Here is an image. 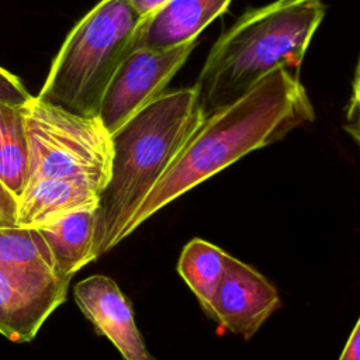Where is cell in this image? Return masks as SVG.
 <instances>
[{
    "label": "cell",
    "mask_w": 360,
    "mask_h": 360,
    "mask_svg": "<svg viewBox=\"0 0 360 360\" xmlns=\"http://www.w3.org/2000/svg\"><path fill=\"white\" fill-rule=\"evenodd\" d=\"M231 1L169 0L150 17L142 20L136 32L135 49H170L197 39L210 22L228 10Z\"/></svg>",
    "instance_id": "obj_10"
},
{
    "label": "cell",
    "mask_w": 360,
    "mask_h": 360,
    "mask_svg": "<svg viewBox=\"0 0 360 360\" xmlns=\"http://www.w3.org/2000/svg\"><path fill=\"white\" fill-rule=\"evenodd\" d=\"M314 118L298 75L287 68L274 70L239 100L204 118L138 208L127 236L193 187Z\"/></svg>",
    "instance_id": "obj_1"
},
{
    "label": "cell",
    "mask_w": 360,
    "mask_h": 360,
    "mask_svg": "<svg viewBox=\"0 0 360 360\" xmlns=\"http://www.w3.org/2000/svg\"><path fill=\"white\" fill-rule=\"evenodd\" d=\"M197 42L170 49L136 48L128 53L105 89L97 114L111 135L165 93Z\"/></svg>",
    "instance_id": "obj_6"
},
{
    "label": "cell",
    "mask_w": 360,
    "mask_h": 360,
    "mask_svg": "<svg viewBox=\"0 0 360 360\" xmlns=\"http://www.w3.org/2000/svg\"><path fill=\"white\" fill-rule=\"evenodd\" d=\"M347 124L345 129L347 132H357L360 134V58L354 70V77L352 83V96L347 105Z\"/></svg>",
    "instance_id": "obj_17"
},
{
    "label": "cell",
    "mask_w": 360,
    "mask_h": 360,
    "mask_svg": "<svg viewBox=\"0 0 360 360\" xmlns=\"http://www.w3.org/2000/svg\"><path fill=\"white\" fill-rule=\"evenodd\" d=\"M278 307L276 287L256 269L228 255L210 318L224 329L249 339Z\"/></svg>",
    "instance_id": "obj_7"
},
{
    "label": "cell",
    "mask_w": 360,
    "mask_h": 360,
    "mask_svg": "<svg viewBox=\"0 0 360 360\" xmlns=\"http://www.w3.org/2000/svg\"><path fill=\"white\" fill-rule=\"evenodd\" d=\"M339 360H360V318H359L346 346L343 347V352H342Z\"/></svg>",
    "instance_id": "obj_19"
},
{
    "label": "cell",
    "mask_w": 360,
    "mask_h": 360,
    "mask_svg": "<svg viewBox=\"0 0 360 360\" xmlns=\"http://www.w3.org/2000/svg\"><path fill=\"white\" fill-rule=\"evenodd\" d=\"M30 98L31 94L22 82L15 75L0 66V101L22 107Z\"/></svg>",
    "instance_id": "obj_16"
},
{
    "label": "cell",
    "mask_w": 360,
    "mask_h": 360,
    "mask_svg": "<svg viewBox=\"0 0 360 360\" xmlns=\"http://www.w3.org/2000/svg\"><path fill=\"white\" fill-rule=\"evenodd\" d=\"M141 22L125 0H100L66 35L38 97L82 115H97L114 73L135 49Z\"/></svg>",
    "instance_id": "obj_4"
},
{
    "label": "cell",
    "mask_w": 360,
    "mask_h": 360,
    "mask_svg": "<svg viewBox=\"0 0 360 360\" xmlns=\"http://www.w3.org/2000/svg\"><path fill=\"white\" fill-rule=\"evenodd\" d=\"M350 135H352V138L360 145V134H357V132H349Z\"/></svg>",
    "instance_id": "obj_21"
},
{
    "label": "cell",
    "mask_w": 360,
    "mask_h": 360,
    "mask_svg": "<svg viewBox=\"0 0 360 360\" xmlns=\"http://www.w3.org/2000/svg\"><path fill=\"white\" fill-rule=\"evenodd\" d=\"M0 266L35 277H59L52 255L35 228L0 226Z\"/></svg>",
    "instance_id": "obj_14"
},
{
    "label": "cell",
    "mask_w": 360,
    "mask_h": 360,
    "mask_svg": "<svg viewBox=\"0 0 360 360\" xmlns=\"http://www.w3.org/2000/svg\"><path fill=\"white\" fill-rule=\"evenodd\" d=\"M135 11L136 14L145 20L150 17L156 10H159L163 4H166L169 0H125Z\"/></svg>",
    "instance_id": "obj_20"
},
{
    "label": "cell",
    "mask_w": 360,
    "mask_h": 360,
    "mask_svg": "<svg viewBox=\"0 0 360 360\" xmlns=\"http://www.w3.org/2000/svg\"><path fill=\"white\" fill-rule=\"evenodd\" d=\"M228 253L200 238L191 239L181 250L177 271L210 316L212 298L224 274Z\"/></svg>",
    "instance_id": "obj_13"
},
{
    "label": "cell",
    "mask_w": 360,
    "mask_h": 360,
    "mask_svg": "<svg viewBox=\"0 0 360 360\" xmlns=\"http://www.w3.org/2000/svg\"><path fill=\"white\" fill-rule=\"evenodd\" d=\"M98 224V205L68 212L39 228L53 260L55 273L72 280L86 264L94 262V245Z\"/></svg>",
    "instance_id": "obj_11"
},
{
    "label": "cell",
    "mask_w": 360,
    "mask_h": 360,
    "mask_svg": "<svg viewBox=\"0 0 360 360\" xmlns=\"http://www.w3.org/2000/svg\"><path fill=\"white\" fill-rule=\"evenodd\" d=\"M69 283L62 277L25 276L0 266V333L15 343L32 340L66 301Z\"/></svg>",
    "instance_id": "obj_8"
},
{
    "label": "cell",
    "mask_w": 360,
    "mask_h": 360,
    "mask_svg": "<svg viewBox=\"0 0 360 360\" xmlns=\"http://www.w3.org/2000/svg\"><path fill=\"white\" fill-rule=\"evenodd\" d=\"M98 201L100 191L86 184L62 179L35 180L17 200L15 225L39 228L68 212L98 205Z\"/></svg>",
    "instance_id": "obj_12"
},
{
    "label": "cell",
    "mask_w": 360,
    "mask_h": 360,
    "mask_svg": "<svg viewBox=\"0 0 360 360\" xmlns=\"http://www.w3.org/2000/svg\"><path fill=\"white\" fill-rule=\"evenodd\" d=\"M194 87L165 91L115 134L107 186L100 194L94 253L127 238L141 204L204 121Z\"/></svg>",
    "instance_id": "obj_2"
},
{
    "label": "cell",
    "mask_w": 360,
    "mask_h": 360,
    "mask_svg": "<svg viewBox=\"0 0 360 360\" xmlns=\"http://www.w3.org/2000/svg\"><path fill=\"white\" fill-rule=\"evenodd\" d=\"M0 181L18 200L28 181V146L21 107L0 101Z\"/></svg>",
    "instance_id": "obj_15"
},
{
    "label": "cell",
    "mask_w": 360,
    "mask_h": 360,
    "mask_svg": "<svg viewBox=\"0 0 360 360\" xmlns=\"http://www.w3.org/2000/svg\"><path fill=\"white\" fill-rule=\"evenodd\" d=\"M73 297L84 318L124 360H156L138 330L129 300L111 277L93 274L83 278L75 284Z\"/></svg>",
    "instance_id": "obj_9"
},
{
    "label": "cell",
    "mask_w": 360,
    "mask_h": 360,
    "mask_svg": "<svg viewBox=\"0 0 360 360\" xmlns=\"http://www.w3.org/2000/svg\"><path fill=\"white\" fill-rule=\"evenodd\" d=\"M17 219V198L0 181V226L15 225Z\"/></svg>",
    "instance_id": "obj_18"
},
{
    "label": "cell",
    "mask_w": 360,
    "mask_h": 360,
    "mask_svg": "<svg viewBox=\"0 0 360 360\" xmlns=\"http://www.w3.org/2000/svg\"><path fill=\"white\" fill-rule=\"evenodd\" d=\"M321 0H274L243 13L212 45L193 86L207 117L280 68L297 70L322 22Z\"/></svg>",
    "instance_id": "obj_3"
},
{
    "label": "cell",
    "mask_w": 360,
    "mask_h": 360,
    "mask_svg": "<svg viewBox=\"0 0 360 360\" xmlns=\"http://www.w3.org/2000/svg\"><path fill=\"white\" fill-rule=\"evenodd\" d=\"M28 146V183L62 179L97 191L108 183L112 136L98 115H82L38 96L21 107Z\"/></svg>",
    "instance_id": "obj_5"
}]
</instances>
